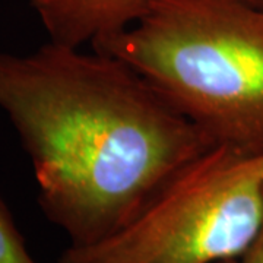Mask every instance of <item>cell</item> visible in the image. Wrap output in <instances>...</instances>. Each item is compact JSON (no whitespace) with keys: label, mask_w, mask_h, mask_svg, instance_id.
<instances>
[{"label":"cell","mask_w":263,"mask_h":263,"mask_svg":"<svg viewBox=\"0 0 263 263\" xmlns=\"http://www.w3.org/2000/svg\"><path fill=\"white\" fill-rule=\"evenodd\" d=\"M0 110L31 160L43 214L70 246L119 231L215 145L124 60L51 41L0 51Z\"/></svg>","instance_id":"cell-1"},{"label":"cell","mask_w":263,"mask_h":263,"mask_svg":"<svg viewBox=\"0 0 263 263\" xmlns=\"http://www.w3.org/2000/svg\"><path fill=\"white\" fill-rule=\"evenodd\" d=\"M263 228V152L215 143L110 237L69 246L57 263H218Z\"/></svg>","instance_id":"cell-3"},{"label":"cell","mask_w":263,"mask_h":263,"mask_svg":"<svg viewBox=\"0 0 263 263\" xmlns=\"http://www.w3.org/2000/svg\"><path fill=\"white\" fill-rule=\"evenodd\" d=\"M139 70L218 145L263 152V8L247 0H155L97 44Z\"/></svg>","instance_id":"cell-2"},{"label":"cell","mask_w":263,"mask_h":263,"mask_svg":"<svg viewBox=\"0 0 263 263\" xmlns=\"http://www.w3.org/2000/svg\"><path fill=\"white\" fill-rule=\"evenodd\" d=\"M218 263H263V228L243 253Z\"/></svg>","instance_id":"cell-6"},{"label":"cell","mask_w":263,"mask_h":263,"mask_svg":"<svg viewBox=\"0 0 263 263\" xmlns=\"http://www.w3.org/2000/svg\"><path fill=\"white\" fill-rule=\"evenodd\" d=\"M247 2L253 3V5H256V6H260V8H263V0H247Z\"/></svg>","instance_id":"cell-7"},{"label":"cell","mask_w":263,"mask_h":263,"mask_svg":"<svg viewBox=\"0 0 263 263\" xmlns=\"http://www.w3.org/2000/svg\"><path fill=\"white\" fill-rule=\"evenodd\" d=\"M155 0H29L48 41L95 47L130 28Z\"/></svg>","instance_id":"cell-4"},{"label":"cell","mask_w":263,"mask_h":263,"mask_svg":"<svg viewBox=\"0 0 263 263\" xmlns=\"http://www.w3.org/2000/svg\"><path fill=\"white\" fill-rule=\"evenodd\" d=\"M0 263H37L19 233L9 208L0 196Z\"/></svg>","instance_id":"cell-5"}]
</instances>
